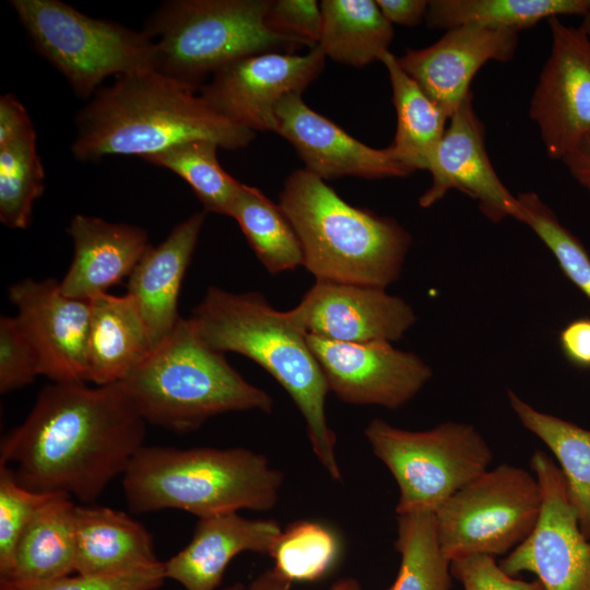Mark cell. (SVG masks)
Wrapping results in <instances>:
<instances>
[{
	"instance_id": "obj_27",
	"label": "cell",
	"mask_w": 590,
	"mask_h": 590,
	"mask_svg": "<svg viewBox=\"0 0 590 590\" xmlns=\"http://www.w3.org/2000/svg\"><path fill=\"white\" fill-rule=\"evenodd\" d=\"M507 398L521 425L554 456L580 529L590 541V430L536 410L512 390L507 391Z\"/></svg>"
},
{
	"instance_id": "obj_43",
	"label": "cell",
	"mask_w": 590,
	"mask_h": 590,
	"mask_svg": "<svg viewBox=\"0 0 590 590\" xmlns=\"http://www.w3.org/2000/svg\"><path fill=\"white\" fill-rule=\"evenodd\" d=\"M376 3L391 24L415 26L425 20L429 1L377 0Z\"/></svg>"
},
{
	"instance_id": "obj_4",
	"label": "cell",
	"mask_w": 590,
	"mask_h": 590,
	"mask_svg": "<svg viewBox=\"0 0 590 590\" xmlns=\"http://www.w3.org/2000/svg\"><path fill=\"white\" fill-rule=\"evenodd\" d=\"M279 205L317 281L386 288L400 278L411 235L396 220L347 203L306 168L286 178Z\"/></svg>"
},
{
	"instance_id": "obj_21",
	"label": "cell",
	"mask_w": 590,
	"mask_h": 590,
	"mask_svg": "<svg viewBox=\"0 0 590 590\" xmlns=\"http://www.w3.org/2000/svg\"><path fill=\"white\" fill-rule=\"evenodd\" d=\"M281 526L237 512L200 518L190 542L164 562L166 577L186 590H215L234 557L243 552L270 554Z\"/></svg>"
},
{
	"instance_id": "obj_40",
	"label": "cell",
	"mask_w": 590,
	"mask_h": 590,
	"mask_svg": "<svg viewBox=\"0 0 590 590\" xmlns=\"http://www.w3.org/2000/svg\"><path fill=\"white\" fill-rule=\"evenodd\" d=\"M450 573L463 590H545L538 579L524 581L506 574L489 555L452 560Z\"/></svg>"
},
{
	"instance_id": "obj_33",
	"label": "cell",
	"mask_w": 590,
	"mask_h": 590,
	"mask_svg": "<svg viewBox=\"0 0 590 590\" xmlns=\"http://www.w3.org/2000/svg\"><path fill=\"white\" fill-rule=\"evenodd\" d=\"M45 172L36 148V133L0 145V221L25 229L34 202L43 194Z\"/></svg>"
},
{
	"instance_id": "obj_19",
	"label": "cell",
	"mask_w": 590,
	"mask_h": 590,
	"mask_svg": "<svg viewBox=\"0 0 590 590\" xmlns=\"http://www.w3.org/2000/svg\"><path fill=\"white\" fill-rule=\"evenodd\" d=\"M274 113L276 133L293 145L305 168L324 181L342 176L379 179L412 174L388 148H370L314 111L300 93L282 97Z\"/></svg>"
},
{
	"instance_id": "obj_46",
	"label": "cell",
	"mask_w": 590,
	"mask_h": 590,
	"mask_svg": "<svg viewBox=\"0 0 590 590\" xmlns=\"http://www.w3.org/2000/svg\"><path fill=\"white\" fill-rule=\"evenodd\" d=\"M580 28L588 35L590 38V12L583 16L582 22L580 24Z\"/></svg>"
},
{
	"instance_id": "obj_25",
	"label": "cell",
	"mask_w": 590,
	"mask_h": 590,
	"mask_svg": "<svg viewBox=\"0 0 590 590\" xmlns=\"http://www.w3.org/2000/svg\"><path fill=\"white\" fill-rule=\"evenodd\" d=\"M74 503L54 494L35 512L16 544L12 566L0 585L52 581L75 573Z\"/></svg>"
},
{
	"instance_id": "obj_22",
	"label": "cell",
	"mask_w": 590,
	"mask_h": 590,
	"mask_svg": "<svg viewBox=\"0 0 590 590\" xmlns=\"http://www.w3.org/2000/svg\"><path fill=\"white\" fill-rule=\"evenodd\" d=\"M205 212L178 223L157 246L150 247L128 278L127 293L134 299L152 347L164 341L178 320V297L190 264Z\"/></svg>"
},
{
	"instance_id": "obj_12",
	"label": "cell",
	"mask_w": 590,
	"mask_h": 590,
	"mask_svg": "<svg viewBox=\"0 0 590 590\" xmlns=\"http://www.w3.org/2000/svg\"><path fill=\"white\" fill-rule=\"evenodd\" d=\"M551 49L529 115L548 157L563 161L590 143V38L558 17L547 20Z\"/></svg>"
},
{
	"instance_id": "obj_18",
	"label": "cell",
	"mask_w": 590,
	"mask_h": 590,
	"mask_svg": "<svg viewBox=\"0 0 590 590\" xmlns=\"http://www.w3.org/2000/svg\"><path fill=\"white\" fill-rule=\"evenodd\" d=\"M518 33L477 26L447 30L433 45L408 49L397 57L400 67L450 118L471 94L470 85L488 61L515 57Z\"/></svg>"
},
{
	"instance_id": "obj_38",
	"label": "cell",
	"mask_w": 590,
	"mask_h": 590,
	"mask_svg": "<svg viewBox=\"0 0 590 590\" xmlns=\"http://www.w3.org/2000/svg\"><path fill=\"white\" fill-rule=\"evenodd\" d=\"M164 562L132 571L101 576H66L52 581L8 586L0 590H155L166 579Z\"/></svg>"
},
{
	"instance_id": "obj_32",
	"label": "cell",
	"mask_w": 590,
	"mask_h": 590,
	"mask_svg": "<svg viewBox=\"0 0 590 590\" xmlns=\"http://www.w3.org/2000/svg\"><path fill=\"white\" fill-rule=\"evenodd\" d=\"M217 148L219 144L213 141L192 140L143 160L181 177L193 190L205 213L229 216L243 184L221 167Z\"/></svg>"
},
{
	"instance_id": "obj_29",
	"label": "cell",
	"mask_w": 590,
	"mask_h": 590,
	"mask_svg": "<svg viewBox=\"0 0 590 590\" xmlns=\"http://www.w3.org/2000/svg\"><path fill=\"white\" fill-rule=\"evenodd\" d=\"M589 12L590 0H433L425 22L445 31L477 26L519 33L542 20Z\"/></svg>"
},
{
	"instance_id": "obj_45",
	"label": "cell",
	"mask_w": 590,
	"mask_h": 590,
	"mask_svg": "<svg viewBox=\"0 0 590 590\" xmlns=\"http://www.w3.org/2000/svg\"><path fill=\"white\" fill-rule=\"evenodd\" d=\"M571 177L590 196V143H586L567 155L563 161Z\"/></svg>"
},
{
	"instance_id": "obj_35",
	"label": "cell",
	"mask_w": 590,
	"mask_h": 590,
	"mask_svg": "<svg viewBox=\"0 0 590 590\" xmlns=\"http://www.w3.org/2000/svg\"><path fill=\"white\" fill-rule=\"evenodd\" d=\"M517 198L526 214L524 224L553 253L566 278L590 299V256L583 244L535 192H521Z\"/></svg>"
},
{
	"instance_id": "obj_26",
	"label": "cell",
	"mask_w": 590,
	"mask_h": 590,
	"mask_svg": "<svg viewBox=\"0 0 590 590\" xmlns=\"http://www.w3.org/2000/svg\"><path fill=\"white\" fill-rule=\"evenodd\" d=\"M380 61L389 74L397 113V131L388 150L411 173L428 170L449 118L400 67L392 52L387 51Z\"/></svg>"
},
{
	"instance_id": "obj_7",
	"label": "cell",
	"mask_w": 590,
	"mask_h": 590,
	"mask_svg": "<svg viewBox=\"0 0 590 590\" xmlns=\"http://www.w3.org/2000/svg\"><path fill=\"white\" fill-rule=\"evenodd\" d=\"M269 4L270 0L163 2L143 26L155 47L156 70L199 90L219 69L243 57L309 47L267 26Z\"/></svg>"
},
{
	"instance_id": "obj_20",
	"label": "cell",
	"mask_w": 590,
	"mask_h": 590,
	"mask_svg": "<svg viewBox=\"0 0 590 590\" xmlns=\"http://www.w3.org/2000/svg\"><path fill=\"white\" fill-rule=\"evenodd\" d=\"M67 232L73 243V259L60 288L78 299L92 300L129 278L151 247L142 227L96 216L74 215Z\"/></svg>"
},
{
	"instance_id": "obj_2",
	"label": "cell",
	"mask_w": 590,
	"mask_h": 590,
	"mask_svg": "<svg viewBox=\"0 0 590 590\" xmlns=\"http://www.w3.org/2000/svg\"><path fill=\"white\" fill-rule=\"evenodd\" d=\"M71 152L80 162L109 155L141 158L192 140L220 148L248 145L255 131L216 113L199 90L157 70L117 76L90 98L75 117Z\"/></svg>"
},
{
	"instance_id": "obj_14",
	"label": "cell",
	"mask_w": 590,
	"mask_h": 590,
	"mask_svg": "<svg viewBox=\"0 0 590 590\" xmlns=\"http://www.w3.org/2000/svg\"><path fill=\"white\" fill-rule=\"evenodd\" d=\"M329 391L342 402L398 410L430 380V366L391 342H338L306 335Z\"/></svg>"
},
{
	"instance_id": "obj_10",
	"label": "cell",
	"mask_w": 590,
	"mask_h": 590,
	"mask_svg": "<svg viewBox=\"0 0 590 590\" xmlns=\"http://www.w3.org/2000/svg\"><path fill=\"white\" fill-rule=\"evenodd\" d=\"M542 497L533 472L502 463L452 494L434 514L446 558L503 555L533 531Z\"/></svg>"
},
{
	"instance_id": "obj_34",
	"label": "cell",
	"mask_w": 590,
	"mask_h": 590,
	"mask_svg": "<svg viewBox=\"0 0 590 590\" xmlns=\"http://www.w3.org/2000/svg\"><path fill=\"white\" fill-rule=\"evenodd\" d=\"M340 542L326 526L307 520L290 523L282 530L270 552L273 569L293 581H315L337 563Z\"/></svg>"
},
{
	"instance_id": "obj_44",
	"label": "cell",
	"mask_w": 590,
	"mask_h": 590,
	"mask_svg": "<svg viewBox=\"0 0 590 590\" xmlns=\"http://www.w3.org/2000/svg\"><path fill=\"white\" fill-rule=\"evenodd\" d=\"M292 582L280 576L273 568L257 576L247 590H290ZM329 590H362L354 578H342L334 582Z\"/></svg>"
},
{
	"instance_id": "obj_15",
	"label": "cell",
	"mask_w": 590,
	"mask_h": 590,
	"mask_svg": "<svg viewBox=\"0 0 590 590\" xmlns=\"http://www.w3.org/2000/svg\"><path fill=\"white\" fill-rule=\"evenodd\" d=\"M283 312L306 335L351 343H392L416 321L412 306L386 288L320 281Z\"/></svg>"
},
{
	"instance_id": "obj_39",
	"label": "cell",
	"mask_w": 590,
	"mask_h": 590,
	"mask_svg": "<svg viewBox=\"0 0 590 590\" xmlns=\"http://www.w3.org/2000/svg\"><path fill=\"white\" fill-rule=\"evenodd\" d=\"M266 24L271 31L298 38L314 48L321 36V8L316 0H270Z\"/></svg>"
},
{
	"instance_id": "obj_11",
	"label": "cell",
	"mask_w": 590,
	"mask_h": 590,
	"mask_svg": "<svg viewBox=\"0 0 590 590\" xmlns=\"http://www.w3.org/2000/svg\"><path fill=\"white\" fill-rule=\"evenodd\" d=\"M542 497L529 536L499 560L510 576L529 571L545 590H590V541L583 535L560 469L546 452L530 459Z\"/></svg>"
},
{
	"instance_id": "obj_1",
	"label": "cell",
	"mask_w": 590,
	"mask_h": 590,
	"mask_svg": "<svg viewBox=\"0 0 590 590\" xmlns=\"http://www.w3.org/2000/svg\"><path fill=\"white\" fill-rule=\"evenodd\" d=\"M146 422L123 384L52 382L3 437L0 462L23 487L95 502L144 446Z\"/></svg>"
},
{
	"instance_id": "obj_17",
	"label": "cell",
	"mask_w": 590,
	"mask_h": 590,
	"mask_svg": "<svg viewBox=\"0 0 590 590\" xmlns=\"http://www.w3.org/2000/svg\"><path fill=\"white\" fill-rule=\"evenodd\" d=\"M9 298L38 354L42 375L52 382H86L91 300L66 296L54 279H24L10 286Z\"/></svg>"
},
{
	"instance_id": "obj_37",
	"label": "cell",
	"mask_w": 590,
	"mask_h": 590,
	"mask_svg": "<svg viewBox=\"0 0 590 590\" xmlns=\"http://www.w3.org/2000/svg\"><path fill=\"white\" fill-rule=\"evenodd\" d=\"M42 375L38 354L16 317L0 319V392L32 384Z\"/></svg>"
},
{
	"instance_id": "obj_41",
	"label": "cell",
	"mask_w": 590,
	"mask_h": 590,
	"mask_svg": "<svg viewBox=\"0 0 590 590\" xmlns=\"http://www.w3.org/2000/svg\"><path fill=\"white\" fill-rule=\"evenodd\" d=\"M560 350L566 359L579 368H590V318L581 317L570 321L558 337Z\"/></svg>"
},
{
	"instance_id": "obj_9",
	"label": "cell",
	"mask_w": 590,
	"mask_h": 590,
	"mask_svg": "<svg viewBox=\"0 0 590 590\" xmlns=\"http://www.w3.org/2000/svg\"><path fill=\"white\" fill-rule=\"evenodd\" d=\"M364 434L398 485L397 515L435 514L493 460L488 442L467 423L448 421L414 432L376 417Z\"/></svg>"
},
{
	"instance_id": "obj_8",
	"label": "cell",
	"mask_w": 590,
	"mask_h": 590,
	"mask_svg": "<svg viewBox=\"0 0 590 590\" xmlns=\"http://www.w3.org/2000/svg\"><path fill=\"white\" fill-rule=\"evenodd\" d=\"M34 49L81 98L110 76L156 70L155 47L143 31L94 19L59 0H12Z\"/></svg>"
},
{
	"instance_id": "obj_16",
	"label": "cell",
	"mask_w": 590,
	"mask_h": 590,
	"mask_svg": "<svg viewBox=\"0 0 590 590\" xmlns=\"http://www.w3.org/2000/svg\"><path fill=\"white\" fill-rule=\"evenodd\" d=\"M484 135L471 93L449 118L429 161L432 184L418 198V204L430 208L455 189L475 200L492 222L511 217L524 224L526 214L518 198L505 187L489 161Z\"/></svg>"
},
{
	"instance_id": "obj_5",
	"label": "cell",
	"mask_w": 590,
	"mask_h": 590,
	"mask_svg": "<svg viewBox=\"0 0 590 590\" xmlns=\"http://www.w3.org/2000/svg\"><path fill=\"white\" fill-rule=\"evenodd\" d=\"M122 475L131 512L178 509L198 519L241 509L270 510L284 481L264 455L241 447L144 445Z\"/></svg>"
},
{
	"instance_id": "obj_36",
	"label": "cell",
	"mask_w": 590,
	"mask_h": 590,
	"mask_svg": "<svg viewBox=\"0 0 590 590\" xmlns=\"http://www.w3.org/2000/svg\"><path fill=\"white\" fill-rule=\"evenodd\" d=\"M54 494L30 491L15 479L14 471L0 462V579L10 573L16 544L24 529Z\"/></svg>"
},
{
	"instance_id": "obj_6",
	"label": "cell",
	"mask_w": 590,
	"mask_h": 590,
	"mask_svg": "<svg viewBox=\"0 0 590 590\" xmlns=\"http://www.w3.org/2000/svg\"><path fill=\"white\" fill-rule=\"evenodd\" d=\"M121 382L146 423L178 434L220 414L273 408L272 397L248 382L184 318Z\"/></svg>"
},
{
	"instance_id": "obj_47",
	"label": "cell",
	"mask_w": 590,
	"mask_h": 590,
	"mask_svg": "<svg viewBox=\"0 0 590 590\" xmlns=\"http://www.w3.org/2000/svg\"><path fill=\"white\" fill-rule=\"evenodd\" d=\"M224 590H247V587L241 582H237V583L228 586Z\"/></svg>"
},
{
	"instance_id": "obj_3",
	"label": "cell",
	"mask_w": 590,
	"mask_h": 590,
	"mask_svg": "<svg viewBox=\"0 0 590 590\" xmlns=\"http://www.w3.org/2000/svg\"><path fill=\"white\" fill-rule=\"evenodd\" d=\"M188 319L208 346L250 358L283 387L305 420L319 463L332 480L341 481L337 436L326 415L329 388L306 334L261 293H232L217 286L206 290Z\"/></svg>"
},
{
	"instance_id": "obj_13",
	"label": "cell",
	"mask_w": 590,
	"mask_h": 590,
	"mask_svg": "<svg viewBox=\"0 0 590 590\" xmlns=\"http://www.w3.org/2000/svg\"><path fill=\"white\" fill-rule=\"evenodd\" d=\"M326 55L317 45L305 55L262 52L219 69L199 88L203 99L229 121L252 131L276 132L275 106L320 74Z\"/></svg>"
},
{
	"instance_id": "obj_28",
	"label": "cell",
	"mask_w": 590,
	"mask_h": 590,
	"mask_svg": "<svg viewBox=\"0 0 590 590\" xmlns=\"http://www.w3.org/2000/svg\"><path fill=\"white\" fill-rule=\"evenodd\" d=\"M318 46L334 61L362 68L389 51L393 27L373 0H322Z\"/></svg>"
},
{
	"instance_id": "obj_42",
	"label": "cell",
	"mask_w": 590,
	"mask_h": 590,
	"mask_svg": "<svg viewBox=\"0 0 590 590\" xmlns=\"http://www.w3.org/2000/svg\"><path fill=\"white\" fill-rule=\"evenodd\" d=\"M23 104L12 93L0 97V145L35 134Z\"/></svg>"
},
{
	"instance_id": "obj_31",
	"label": "cell",
	"mask_w": 590,
	"mask_h": 590,
	"mask_svg": "<svg viewBox=\"0 0 590 590\" xmlns=\"http://www.w3.org/2000/svg\"><path fill=\"white\" fill-rule=\"evenodd\" d=\"M394 547L400 567L387 590H450V562L444 555L434 514L397 515Z\"/></svg>"
},
{
	"instance_id": "obj_24",
	"label": "cell",
	"mask_w": 590,
	"mask_h": 590,
	"mask_svg": "<svg viewBox=\"0 0 590 590\" xmlns=\"http://www.w3.org/2000/svg\"><path fill=\"white\" fill-rule=\"evenodd\" d=\"M87 381H123L151 352L152 343L134 299L102 294L91 300Z\"/></svg>"
},
{
	"instance_id": "obj_23",
	"label": "cell",
	"mask_w": 590,
	"mask_h": 590,
	"mask_svg": "<svg viewBox=\"0 0 590 590\" xmlns=\"http://www.w3.org/2000/svg\"><path fill=\"white\" fill-rule=\"evenodd\" d=\"M75 573L115 575L158 564L150 531L123 511L81 505L74 514Z\"/></svg>"
},
{
	"instance_id": "obj_30",
	"label": "cell",
	"mask_w": 590,
	"mask_h": 590,
	"mask_svg": "<svg viewBox=\"0 0 590 590\" xmlns=\"http://www.w3.org/2000/svg\"><path fill=\"white\" fill-rule=\"evenodd\" d=\"M231 217L236 220L259 261L272 274L304 266L297 234L279 204L243 184Z\"/></svg>"
}]
</instances>
